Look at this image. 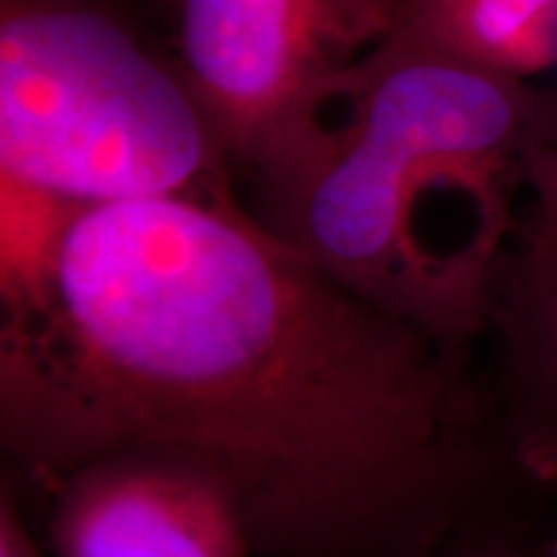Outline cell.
I'll use <instances>...</instances> for the list:
<instances>
[{"mask_svg": "<svg viewBox=\"0 0 557 557\" xmlns=\"http://www.w3.org/2000/svg\"><path fill=\"white\" fill-rule=\"evenodd\" d=\"M0 444L54 487L107 459L220 483L274 557H416L475 455L459 354L274 238L248 207L81 209L0 354Z\"/></svg>", "mask_w": 557, "mask_h": 557, "instance_id": "6da1fadb", "label": "cell"}, {"mask_svg": "<svg viewBox=\"0 0 557 557\" xmlns=\"http://www.w3.org/2000/svg\"><path fill=\"white\" fill-rule=\"evenodd\" d=\"M555 96L385 39L248 173V212L389 318L462 354L493 329Z\"/></svg>", "mask_w": 557, "mask_h": 557, "instance_id": "7a4b0ae2", "label": "cell"}, {"mask_svg": "<svg viewBox=\"0 0 557 557\" xmlns=\"http://www.w3.org/2000/svg\"><path fill=\"white\" fill-rule=\"evenodd\" d=\"M156 194L235 199L173 60L109 0H0V222Z\"/></svg>", "mask_w": 557, "mask_h": 557, "instance_id": "3957f363", "label": "cell"}, {"mask_svg": "<svg viewBox=\"0 0 557 557\" xmlns=\"http://www.w3.org/2000/svg\"><path fill=\"white\" fill-rule=\"evenodd\" d=\"M400 0H173V65L230 165L250 173L377 50Z\"/></svg>", "mask_w": 557, "mask_h": 557, "instance_id": "277c9868", "label": "cell"}, {"mask_svg": "<svg viewBox=\"0 0 557 557\" xmlns=\"http://www.w3.org/2000/svg\"><path fill=\"white\" fill-rule=\"evenodd\" d=\"M58 557H250L235 498L184 465L107 459L54 487Z\"/></svg>", "mask_w": 557, "mask_h": 557, "instance_id": "5b68a950", "label": "cell"}, {"mask_svg": "<svg viewBox=\"0 0 557 557\" xmlns=\"http://www.w3.org/2000/svg\"><path fill=\"white\" fill-rule=\"evenodd\" d=\"M387 39L532 83L557 67V0H400Z\"/></svg>", "mask_w": 557, "mask_h": 557, "instance_id": "8992f818", "label": "cell"}, {"mask_svg": "<svg viewBox=\"0 0 557 557\" xmlns=\"http://www.w3.org/2000/svg\"><path fill=\"white\" fill-rule=\"evenodd\" d=\"M493 329L506 341L508 364L521 395L537 416L529 457L540 468L557 465V246L508 259Z\"/></svg>", "mask_w": 557, "mask_h": 557, "instance_id": "52a82bcc", "label": "cell"}, {"mask_svg": "<svg viewBox=\"0 0 557 557\" xmlns=\"http://www.w3.org/2000/svg\"><path fill=\"white\" fill-rule=\"evenodd\" d=\"M529 218L521 225L519 253H540L557 246V96L549 148L542 152L529 176Z\"/></svg>", "mask_w": 557, "mask_h": 557, "instance_id": "ba28073f", "label": "cell"}, {"mask_svg": "<svg viewBox=\"0 0 557 557\" xmlns=\"http://www.w3.org/2000/svg\"><path fill=\"white\" fill-rule=\"evenodd\" d=\"M0 557H37L29 540H26L24 529L9 511V506L0 500Z\"/></svg>", "mask_w": 557, "mask_h": 557, "instance_id": "9c48e42d", "label": "cell"}, {"mask_svg": "<svg viewBox=\"0 0 557 557\" xmlns=\"http://www.w3.org/2000/svg\"><path fill=\"white\" fill-rule=\"evenodd\" d=\"M152 3H158L160 9L169 11V13H171V9H173V0H152Z\"/></svg>", "mask_w": 557, "mask_h": 557, "instance_id": "30bf717a", "label": "cell"}, {"mask_svg": "<svg viewBox=\"0 0 557 557\" xmlns=\"http://www.w3.org/2000/svg\"><path fill=\"white\" fill-rule=\"evenodd\" d=\"M553 472H557V465H555V468H553Z\"/></svg>", "mask_w": 557, "mask_h": 557, "instance_id": "8fae6325", "label": "cell"}, {"mask_svg": "<svg viewBox=\"0 0 557 557\" xmlns=\"http://www.w3.org/2000/svg\"><path fill=\"white\" fill-rule=\"evenodd\" d=\"M555 557H557V555H555Z\"/></svg>", "mask_w": 557, "mask_h": 557, "instance_id": "7c38bea8", "label": "cell"}]
</instances>
